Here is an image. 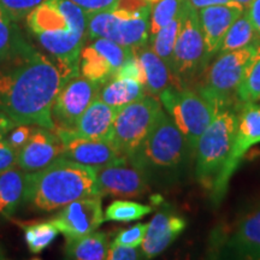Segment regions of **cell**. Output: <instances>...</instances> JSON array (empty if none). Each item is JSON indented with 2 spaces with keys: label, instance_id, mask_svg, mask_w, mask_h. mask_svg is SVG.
Returning a JSON list of instances; mask_svg holds the SVG:
<instances>
[{
  "label": "cell",
  "instance_id": "1",
  "mask_svg": "<svg viewBox=\"0 0 260 260\" xmlns=\"http://www.w3.org/2000/svg\"><path fill=\"white\" fill-rule=\"evenodd\" d=\"M0 67V110L17 124L54 130L52 107L61 87L76 75L21 44Z\"/></svg>",
  "mask_w": 260,
  "mask_h": 260
},
{
  "label": "cell",
  "instance_id": "2",
  "mask_svg": "<svg viewBox=\"0 0 260 260\" xmlns=\"http://www.w3.org/2000/svg\"><path fill=\"white\" fill-rule=\"evenodd\" d=\"M27 23L41 46L60 67L75 75L87 37V14L70 0H45L27 16Z\"/></svg>",
  "mask_w": 260,
  "mask_h": 260
},
{
  "label": "cell",
  "instance_id": "3",
  "mask_svg": "<svg viewBox=\"0 0 260 260\" xmlns=\"http://www.w3.org/2000/svg\"><path fill=\"white\" fill-rule=\"evenodd\" d=\"M94 195H99L96 171L61 157L42 170L28 172L24 203L50 212Z\"/></svg>",
  "mask_w": 260,
  "mask_h": 260
},
{
  "label": "cell",
  "instance_id": "4",
  "mask_svg": "<svg viewBox=\"0 0 260 260\" xmlns=\"http://www.w3.org/2000/svg\"><path fill=\"white\" fill-rule=\"evenodd\" d=\"M239 115L220 107L200 136L195 148V175L204 187L212 189L214 182L232 152Z\"/></svg>",
  "mask_w": 260,
  "mask_h": 260
},
{
  "label": "cell",
  "instance_id": "5",
  "mask_svg": "<svg viewBox=\"0 0 260 260\" xmlns=\"http://www.w3.org/2000/svg\"><path fill=\"white\" fill-rule=\"evenodd\" d=\"M159 100L195 152L200 136L220 107L200 90L194 92L184 87H169L159 94Z\"/></svg>",
  "mask_w": 260,
  "mask_h": 260
},
{
  "label": "cell",
  "instance_id": "6",
  "mask_svg": "<svg viewBox=\"0 0 260 260\" xmlns=\"http://www.w3.org/2000/svg\"><path fill=\"white\" fill-rule=\"evenodd\" d=\"M189 151L191 149L186 136L182 134L171 117L162 111L147 138L129 161L142 170L148 168L172 169L183 162Z\"/></svg>",
  "mask_w": 260,
  "mask_h": 260
},
{
  "label": "cell",
  "instance_id": "7",
  "mask_svg": "<svg viewBox=\"0 0 260 260\" xmlns=\"http://www.w3.org/2000/svg\"><path fill=\"white\" fill-rule=\"evenodd\" d=\"M151 6L140 11L113 9L87 15L89 39L104 38L132 50L145 46L149 34Z\"/></svg>",
  "mask_w": 260,
  "mask_h": 260
},
{
  "label": "cell",
  "instance_id": "8",
  "mask_svg": "<svg viewBox=\"0 0 260 260\" xmlns=\"http://www.w3.org/2000/svg\"><path fill=\"white\" fill-rule=\"evenodd\" d=\"M162 112L160 100L144 95L117 112L111 141L130 159L147 138Z\"/></svg>",
  "mask_w": 260,
  "mask_h": 260
},
{
  "label": "cell",
  "instance_id": "9",
  "mask_svg": "<svg viewBox=\"0 0 260 260\" xmlns=\"http://www.w3.org/2000/svg\"><path fill=\"white\" fill-rule=\"evenodd\" d=\"M199 12L187 0L182 5V23L174 51V73L182 87L207 64Z\"/></svg>",
  "mask_w": 260,
  "mask_h": 260
},
{
  "label": "cell",
  "instance_id": "10",
  "mask_svg": "<svg viewBox=\"0 0 260 260\" xmlns=\"http://www.w3.org/2000/svg\"><path fill=\"white\" fill-rule=\"evenodd\" d=\"M256 44L236 51L220 53L207 71L206 82L200 92L212 100L217 106H225L230 93L236 90L239 83L241 82L247 67L255 52Z\"/></svg>",
  "mask_w": 260,
  "mask_h": 260
},
{
  "label": "cell",
  "instance_id": "11",
  "mask_svg": "<svg viewBox=\"0 0 260 260\" xmlns=\"http://www.w3.org/2000/svg\"><path fill=\"white\" fill-rule=\"evenodd\" d=\"M102 84L82 75L71 77L61 87L52 107L54 132H73L80 117L98 98Z\"/></svg>",
  "mask_w": 260,
  "mask_h": 260
},
{
  "label": "cell",
  "instance_id": "12",
  "mask_svg": "<svg viewBox=\"0 0 260 260\" xmlns=\"http://www.w3.org/2000/svg\"><path fill=\"white\" fill-rule=\"evenodd\" d=\"M256 144H260V106L254 103H246L239 115L232 152L212 187V199L216 203L223 199L230 178L239 168L240 160Z\"/></svg>",
  "mask_w": 260,
  "mask_h": 260
},
{
  "label": "cell",
  "instance_id": "13",
  "mask_svg": "<svg viewBox=\"0 0 260 260\" xmlns=\"http://www.w3.org/2000/svg\"><path fill=\"white\" fill-rule=\"evenodd\" d=\"M134 53L130 47L122 46L109 39L98 38L80 53V71L82 76L103 86L115 76L123 63Z\"/></svg>",
  "mask_w": 260,
  "mask_h": 260
},
{
  "label": "cell",
  "instance_id": "14",
  "mask_svg": "<svg viewBox=\"0 0 260 260\" xmlns=\"http://www.w3.org/2000/svg\"><path fill=\"white\" fill-rule=\"evenodd\" d=\"M51 222L67 239L88 235L105 222L102 197L94 195L75 200L64 206Z\"/></svg>",
  "mask_w": 260,
  "mask_h": 260
},
{
  "label": "cell",
  "instance_id": "15",
  "mask_svg": "<svg viewBox=\"0 0 260 260\" xmlns=\"http://www.w3.org/2000/svg\"><path fill=\"white\" fill-rule=\"evenodd\" d=\"M58 135L64 145L63 158L87 165L94 170L129 161L111 140H88L68 134Z\"/></svg>",
  "mask_w": 260,
  "mask_h": 260
},
{
  "label": "cell",
  "instance_id": "16",
  "mask_svg": "<svg viewBox=\"0 0 260 260\" xmlns=\"http://www.w3.org/2000/svg\"><path fill=\"white\" fill-rule=\"evenodd\" d=\"M96 171V184L100 197L139 198L148 190L145 170L132 162L110 165Z\"/></svg>",
  "mask_w": 260,
  "mask_h": 260
},
{
  "label": "cell",
  "instance_id": "17",
  "mask_svg": "<svg viewBox=\"0 0 260 260\" xmlns=\"http://www.w3.org/2000/svg\"><path fill=\"white\" fill-rule=\"evenodd\" d=\"M64 145L54 130L34 126L30 138L18 151L17 167L25 172L42 170L63 157Z\"/></svg>",
  "mask_w": 260,
  "mask_h": 260
},
{
  "label": "cell",
  "instance_id": "18",
  "mask_svg": "<svg viewBox=\"0 0 260 260\" xmlns=\"http://www.w3.org/2000/svg\"><path fill=\"white\" fill-rule=\"evenodd\" d=\"M245 11L242 5H213L199 10L207 60L218 53L219 46L232 24Z\"/></svg>",
  "mask_w": 260,
  "mask_h": 260
},
{
  "label": "cell",
  "instance_id": "19",
  "mask_svg": "<svg viewBox=\"0 0 260 260\" xmlns=\"http://www.w3.org/2000/svg\"><path fill=\"white\" fill-rule=\"evenodd\" d=\"M187 226L186 219L177 214L162 211L148 223L147 232L141 243L145 259H152L168 248Z\"/></svg>",
  "mask_w": 260,
  "mask_h": 260
},
{
  "label": "cell",
  "instance_id": "20",
  "mask_svg": "<svg viewBox=\"0 0 260 260\" xmlns=\"http://www.w3.org/2000/svg\"><path fill=\"white\" fill-rule=\"evenodd\" d=\"M118 109L107 105L96 98L80 117L73 132H56L88 140H111L113 123Z\"/></svg>",
  "mask_w": 260,
  "mask_h": 260
},
{
  "label": "cell",
  "instance_id": "21",
  "mask_svg": "<svg viewBox=\"0 0 260 260\" xmlns=\"http://www.w3.org/2000/svg\"><path fill=\"white\" fill-rule=\"evenodd\" d=\"M138 56L145 75V89L149 95L159 96L169 87L183 88L165 61L151 47L142 46L133 50Z\"/></svg>",
  "mask_w": 260,
  "mask_h": 260
},
{
  "label": "cell",
  "instance_id": "22",
  "mask_svg": "<svg viewBox=\"0 0 260 260\" xmlns=\"http://www.w3.org/2000/svg\"><path fill=\"white\" fill-rule=\"evenodd\" d=\"M27 176L28 172L18 167L0 174V216L4 218H11L24 201Z\"/></svg>",
  "mask_w": 260,
  "mask_h": 260
},
{
  "label": "cell",
  "instance_id": "23",
  "mask_svg": "<svg viewBox=\"0 0 260 260\" xmlns=\"http://www.w3.org/2000/svg\"><path fill=\"white\" fill-rule=\"evenodd\" d=\"M144 95H146L145 86L139 81L112 77L103 84L98 94V99L119 110Z\"/></svg>",
  "mask_w": 260,
  "mask_h": 260
},
{
  "label": "cell",
  "instance_id": "24",
  "mask_svg": "<svg viewBox=\"0 0 260 260\" xmlns=\"http://www.w3.org/2000/svg\"><path fill=\"white\" fill-rule=\"evenodd\" d=\"M110 243L105 233L93 232L81 237L67 239L65 255L76 260H104L106 259Z\"/></svg>",
  "mask_w": 260,
  "mask_h": 260
},
{
  "label": "cell",
  "instance_id": "25",
  "mask_svg": "<svg viewBox=\"0 0 260 260\" xmlns=\"http://www.w3.org/2000/svg\"><path fill=\"white\" fill-rule=\"evenodd\" d=\"M232 247L241 255L260 258V207L241 219L233 236Z\"/></svg>",
  "mask_w": 260,
  "mask_h": 260
},
{
  "label": "cell",
  "instance_id": "26",
  "mask_svg": "<svg viewBox=\"0 0 260 260\" xmlns=\"http://www.w3.org/2000/svg\"><path fill=\"white\" fill-rule=\"evenodd\" d=\"M254 40L259 42L258 35H256L255 29L253 27L248 15L246 14V11H243V14L234 22L229 30L226 31L218 52L224 53V52L240 50V48L253 45Z\"/></svg>",
  "mask_w": 260,
  "mask_h": 260
},
{
  "label": "cell",
  "instance_id": "27",
  "mask_svg": "<svg viewBox=\"0 0 260 260\" xmlns=\"http://www.w3.org/2000/svg\"><path fill=\"white\" fill-rule=\"evenodd\" d=\"M183 5V4H182ZM182 23V8L178 15L170 23L162 27L157 34L152 37V50L165 61L169 69L174 70V51L176 46L178 32ZM174 74V73H172Z\"/></svg>",
  "mask_w": 260,
  "mask_h": 260
},
{
  "label": "cell",
  "instance_id": "28",
  "mask_svg": "<svg viewBox=\"0 0 260 260\" xmlns=\"http://www.w3.org/2000/svg\"><path fill=\"white\" fill-rule=\"evenodd\" d=\"M23 229L24 240L29 251L34 254H39L46 249L56 240L59 230L53 225L51 220L48 222L34 223H17Z\"/></svg>",
  "mask_w": 260,
  "mask_h": 260
},
{
  "label": "cell",
  "instance_id": "29",
  "mask_svg": "<svg viewBox=\"0 0 260 260\" xmlns=\"http://www.w3.org/2000/svg\"><path fill=\"white\" fill-rule=\"evenodd\" d=\"M239 99L243 103H255L260 99V41L256 44L253 54L241 82L236 88Z\"/></svg>",
  "mask_w": 260,
  "mask_h": 260
},
{
  "label": "cell",
  "instance_id": "30",
  "mask_svg": "<svg viewBox=\"0 0 260 260\" xmlns=\"http://www.w3.org/2000/svg\"><path fill=\"white\" fill-rule=\"evenodd\" d=\"M152 212V207L134 201L115 200L107 206L105 211V220L112 222H132L141 219Z\"/></svg>",
  "mask_w": 260,
  "mask_h": 260
},
{
  "label": "cell",
  "instance_id": "31",
  "mask_svg": "<svg viewBox=\"0 0 260 260\" xmlns=\"http://www.w3.org/2000/svg\"><path fill=\"white\" fill-rule=\"evenodd\" d=\"M183 2L184 0H159L153 4L149 19V34L152 37L176 17Z\"/></svg>",
  "mask_w": 260,
  "mask_h": 260
},
{
  "label": "cell",
  "instance_id": "32",
  "mask_svg": "<svg viewBox=\"0 0 260 260\" xmlns=\"http://www.w3.org/2000/svg\"><path fill=\"white\" fill-rule=\"evenodd\" d=\"M17 46L12 18L0 5V61L11 56Z\"/></svg>",
  "mask_w": 260,
  "mask_h": 260
},
{
  "label": "cell",
  "instance_id": "33",
  "mask_svg": "<svg viewBox=\"0 0 260 260\" xmlns=\"http://www.w3.org/2000/svg\"><path fill=\"white\" fill-rule=\"evenodd\" d=\"M45 0H0V5L8 12L12 21L27 18V16Z\"/></svg>",
  "mask_w": 260,
  "mask_h": 260
},
{
  "label": "cell",
  "instance_id": "34",
  "mask_svg": "<svg viewBox=\"0 0 260 260\" xmlns=\"http://www.w3.org/2000/svg\"><path fill=\"white\" fill-rule=\"evenodd\" d=\"M148 224L140 223L136 225H133L128 229L122 230L118 235L116 236L113 243L126 247H140L144 241L146 232H147Z\"/></svg>",
  "mask_w": 260,
  "mask_h": 260
},
{
  "label": "cell",
  "instance_id": "35",
  "mask_svg": "<svg viewBox=\"0 0 260 260\" xmlns=\"http://www.w3.org/2000/svg\"><path fill=\"white\" fill-rule=\"evenodd\" d=\"M113 77H118V79H130L139 81L140 83H142L145 86V75L144 69H142L141 63H140L138 56L134 53L126 59L116 75Z\"/></svg>",
  "mask_w": 260,
  "mask_h": 260
},
{
  "label": "cell",
  "instance_id": "36",
  "mask_svg": "<svg viewBox=\"0 0 260 260\" xmlns=\"http://www.w3.org/2000/svg\"><path fill=\"white\" fill-rule=\"evenodd\" d=\"M145 255L139 247H126L111 243L109 252H107V260H136L144 259Z\"/></svg>",
  "mask_w": 260,
  "mask_h": 260
},
{
  "label": "cell",
  "instance_id": "37",
  "mask_svg": "<svg viewBox=\"0 0 260 260\" xmlns=\"http://www.w3.org/2000/svg\"><path fill=\"white\" fill-rule=\"evenodd\" d=\"M18 151L8 140H0V174L17 167Z\"/></svg>",
  "mask_w": 260,
  "mask_h": 260
},
{
  "label": "cell",
  "instance_id": "38",
  "mask_svg": "<svg viewBox=\"0 0 260 260\" xmlns=\"http://www.w3.org/2000/svg\"><path fill=\"white\" fill-rule=\"evenodd\" d=\"M70 2L80 6L88 15L116 9L118 0H70Z\"/></svg>",
  "mask_w": 260,
  "mask_h": 260
},
{
  "label": "cell",
  "instance_id": "39",
  "mask_svg": "<svg viewBox=\"0 0 260 260\" xmlns=\"http://www.w3.org/2000/svg\"><path fill=\"white\" fill-rule=\"evenodd\" d=\"M35 125H29V124H17L11 132L9 133L5 140L11 144L14 147L19 151L22 148L25 142L28 141V139L30 138L32 129Z\"/></svg>",
  "mask_w": 260,
  "mask_h": 260
},
{
  "label": "cell",
  "instance_id": "40",
  "mask_svg": "<svg viewBox=\"0 0 260 260\" xmlns=\"http://www.w3.org/2000/svg\"><path fill=\"white\" fill-rule=\"evenodd\" d=\"M246 14L248 15L249 19H251L253 27L255 29L256 35L260 41V0H253L251 5L246 10Z\"/></svg>",
  "mask_w": 260,
  "mask_h": 260
},
{
  "label": "cell",
  "instance_id": "41",
  "mask_svg": "<svg viewBox=\"0 0 260 260\" xmlns=\"http://www.w3.org/2000/svg\"><path fill=\"white\" fill-rule=\"evenodd\" d=\"M194 9L201 10L213 5H240L233 0H187Z\"/></svg>",
  "mask_w": 260,
  "mask_h": 260
},
{
  "label": "cell",
  "instance_id": "42",
  "mask_svg": "<svg viewBox=\"0 0 260 260\" xmlns=\"http://www.w3.org/2000/svg\"><path fill=\"white\" fill-rule=\"evenodd\" d=\"M16 125H17V123L12 121L5 112L0 110V140H4Z\"/></svg>",
  "mask_w": 260,
  "mask_h": 260
},
{
  "label": "cell",
  "instance_id": "43",
  "mask_svg": "<svg viewBox=\"0 0 260 260\" xmlns=\"http://www.w3.org/2000/svg\"><path fill=\"white\" fill-rule=\"evenodd\" d=\"M233 2H235V3H237V4L242 5L243 8L247 9L249 5H251V3L253 2V0H233Z\"/></svg>",
  "mask_w": 260,
  "mask_h": 260
},
{
  "label": "cell",
  "instance_id": "44",
  "mask_svg": "<svg viewBox=\"0 0 260 260\" xmlns=\"http://www.w3.org/2000/svg\"><path fill=\"white\" fill-rule=\"evenodd\" d=\"M0 259H5L4 251H3V249H2V247H0Z\"/></svg>",
  "mask_w": 260,
  "mask_h": 260
},
{
  "label": "cell",
  "instance_id": "45",
  "mask_svg": "<svg viewBox=\"0 0 260 260\" xmlns=\"http://www.w3.org/2000/svg\"><path fill=\"white\" fill-rule=\"evenodd\" d=\"M149 4H155V3H158L159 0H147Z\"/></svg>",
  "mask_w": 260,
  "mask_h": 260
}]
</instances>
